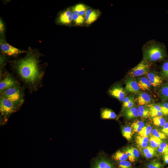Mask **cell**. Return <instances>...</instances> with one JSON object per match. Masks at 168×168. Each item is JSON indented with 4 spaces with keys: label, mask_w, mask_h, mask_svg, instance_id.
Returning a JSON list of instances; mask_svg holds the SVG:
<instances>
[{
    "label": "cell",
    "mask_w": 168,
    "mask_h": 168,
    "mask_svg": "<svg viewBox=\"0 0 168 168\" xmlns=\"http://www.w3.org/2000/svg\"><path fill=\"white\" fill-rule=\"evenodd\" d=\"M5 27L2 20L0 19V33L1 35H2L5 32Z\"/></svg>",
    "instance_id": "41"
},
{
    "label": "cell",
    "mask_w": 168,
    "mask_h": 168,
    "mask_svg": "<svg viewBox=\"0 0 168 168\" xmlns=\"http://www.w3.org/2000/svg\"><path fill=\"white\" fill-rule=\"evenodd\" d=\"M101 117L104 119H114L117 117L116 114L112 110L105 108L102 109L101 111Z\"/></svg>",
    "instance_id": "20"
},
{
    "label": "cell",
    "mask_w": 168,
    "mask_h": 168,
    "mask_svg": "<svg viewBox=\"0 0 168 168\" xmlns=\"http://www.w3.org/2000/svg\"><path fill=\"white\" fill-rule=\"evenodd\" d=\"M113 158L114 160L119 161L126 160L128 158V156L124 152L120 150L117 151L114 154Z\"/></svg>",
    "instance_id": "30"
},
{
    "label": "cell",
    "mask_w": 168,
    "mask_h": 168,
    "mask_svg": "<svg viewBox=\"0 0 168 168\" xmlns=\"http://www.w3.org/2000/svg\"><path fill=\"white\" fill-rule=\"evenodd\" d=\"M144 123L141 120H136L131 124V128L133 132L139 133L144 126Z\"/></svg>",
    "instance_id": "27"
},
{
    "label": "cell",
    "mask_w": 168,
    "mask_h": 168,
    "mask_svg": "<svg viewBox=\"0 0 168 168\" xmlns=\"http://www.w3.org/2000/svg\"><path fill=\"white\" fill-rule=\"evenodd\" d=\"M123 114L128 119H134L139 116L138 109L134 107L124 109Z\"/></svg>",
    "instance_id": "17"
},
{
    "label": "cell",
    "mask_w": 168,
    "mask_h": 168,
    "mask_svg": "<svg viewBox=\"0 0 168 168\" xmlns=\"http://www.w3.org/2000/svg\"><path fill=\"white\" fill-rule=\"evenodd\" d=\"M125 89L128 92L136 94L140 92L141 90L135 78L131 77L125 81Z\"/></svg>",
    "instance_id": "11"
},
{
    "label": "cell",
    "mask_w": 168,
    "mask_h": 168,
    "mask_svg": "<svg viewBox=\"0 0 168 168\" xmlns=\"http://www.w3.org/2000/svg\"><path fill=\"white\" fill-rule=\"evenodd\" d=\"M0 46L1 53L7 56L16 57L24 53H27L25 51L14 47L2 40L0 41Z\"/></svg>",
    "instance_id": "7"
},
{
    "label": "cell",
    "mask_w": 168,
    "mask_h": 168,
    "mask_svg": "<svg viewBox=\"0 0 168 168\" xmlns=\"http://www.w3.org/2000/svg\"><path fill=\"white\" fill-rule=\"evenodd\" d=\"M92 168H114V167L109 161L101 157L95 161Z\"/></svg>",
    "instance_id": "15"
},
{
    "label": "cell",
    "mask_w": 168,
    "mask_h": 168,
    "mask_svg": "<svg viewBox=\"0 0 168 168\" xmlns=\"http://www.w3.org/2000/svg\"><path fill=\"white\" fill-rule=\"evenodd\" d=\"M152 134L153 135L161 139H164L166 138V136L165 134L163 133L160 132L156 129L153 130Z\"/></svg>",
    "instance_id": "35"
},
{
    "label": "cell",
    "mask_w": 168,
    "mask_h": 168,
    "mask_svg": "<svg viewBox=\"0 0 168 168\" xmlns=\"http://www.w3.org/2000/svg\"><path fill=\"white\" fill-rule=\"evenodd\" d=\"M152 127L150 124H146L142 128L141 131L138 133V134L141 136L148 137L152 133Z\"/></svg>",
    "instance_id": "28"
},
{
    "label": "cell",
    "mask_w": 168,
    "mask_h": 168,
    "mask_svg": "<svg viewBox=\"0 0 168 168\" xmlns=\"http://www.w3.org/2000/svg\"><path fill=\"white\" fill-rule=\"evenodd\" d=\"M131 164L126 160L120 161L118 164V168H131Z\"/></svg>",
    "instance_id": "36"
},
{
    "label": "cell",
    "mask_w": 168,
    "mask_h": 168,
    "mask_svg": "<svg viewBox=\"0 0 168 168\" xmlns=\"http://www.w3.org/2000/svg\"><path fill=\"white\" fill-rule=\"evenodd\" d=\"M0 96L21 106L24 100L23 88L19 85L7 89L0 92Z\"/></svg>",
    "instance_id": "4"
},
{
    "label": "cell",
    "mask_w": 168,
    "mask_h": 168,
    "mask_svg": "<svg viewBox=\"0 0 168 168\" xmlns=\"http://www.w3.org/2000/svg\"><path fill=\"white\" fill-rule=\"evenodd\" d=\"M135 99L134 95H131L125 97L123 101V109L133 107L135 104Z\"/></svg>",
    "instance_id": "19"
},
{
    "label": "cell",
    "mask_w": 168,
    "mask_h": 168,
    "mask_svg": "<svg viewBox=\"0 0 168 168\" xmlns=\"http://www.w3.org/2000/svg\"><path fill=\"white\" fill-rule=\"evenodd\" d=\"M142 49L143 59L149 62L161 61L167 56L165 44L155 40L147 42Z\"/></svg>",
    "instance_id": "2"
},
{
    "label": "cell",
    "mask_w": 168,
    "mask_h": 168,
    "mask_svg": "<svg viewBox=\"0 0 168 168\" xmlns=\"http://www.w3.org/2000/svg\"><path fill=\"white\" fill-rule=\"evenodd\" d=\"M109 92L111 96L121 102L123 101L126 94L125 89L119 83L114 85L110 89Z\"/></svg>",
    "instance_id": "9"
},
{
    "label": "cell",
    "mask_w": 168,
    "mask_h": 168,
    "mask_svg": "<svg viewBox=\"0 0 168 168\" xmlns=\"http://www.w3.org/2000/svg\"><path fill=\"white\" fill-rule=\"evenodd\" d=\"M157 150L158 152L163 154L168 153V144L162 142L157 149Z\"/></svg>",
    "instance_id": "34"
},
{
    "label": "cell",
    "mask_w": 168,
    "mask_h": 168,
    "mask_svg": "<svg viewBox=\"0 0 168 168\" xmlns=\"http://www.w3.org/2000/svg\"><path fill=\"white\" fill-rule=\"evenodd\" d=\"M101 14L100 11L98 9L88 8L84 16L85 25L89 26L95 21Z\"/></svg>",
    "instance_id": "10"
},
{
    "label": "cell",
    "mask_w": 168,
    "mask_h": 168,
    "mask_svg": "<svg viewBox=\"0 0 168 168\" xmlns=\"http://www.w3.org/2000/svg\"><path fill=\"white\" fill-rule=\"evenodd\" d=\"M137 82L140 89L142 90H149L152 86L147 78L146 77L139 78Z\"/></svg>",
    "instance_id": "18"
},
{
    "label": "cell",
    "mask_w": 168,
    "mask_h": 168,
    "mask_svg": "<svg viewBox=\"0 0 168 168\" xmlns=\"http://www.w3.org/2000/svg\"><path fill=\"white\" fill-rule=\"evenodd\" d=\"M159 105L161 107L163 114L165 115H168V102H164Z\"/></svg>",
    "instance_id": "37"
},
{
    "label": "cell",
    "mask_w": 168,
    "mask_h": 168,
    "mask_svg": "<svg viewBox=\"0 0 168 168\" xmlns=\"http://www.w3.org/2000/svg\"><path fill=\"white\" fill-rule=\"evenodd\" d=\"M39 54L32 51L24 58L11 62L19 78L31 93L42 86L44 71L40 64Z\"/></svg>",
    "instance_id": "1"
},
{
    "label": "cell",
    "mask_w": 168,
    "mask_h": 168,
    "mask_svg": "<svg viewBox=\"0 0 168 168\" xmlns=\"http://www.w3.org/2000/svg\"><path fill=\"white\" fill-rule=\"evenodd\" d=\"M0 92L7 89L20 85L14 76L7 72L0 73Z\"/></svg>",
    "instance_id": "5"
},
{
    "label": "cell",
    "mask_w": 168,
    "mask_h": 168,
    "mask_svg": "<svg viewBox=\"0 0 168 168\" xmlns=\"http://www.w3.org/2000/svg\"><path fill=\"white\" fill-rule=\"evenodd\" d=\"M135 141L138 146L143 148L148 146L149 139L147 137L138 135L136 137Z\"/></svg>",
    "instance_id": "23"
},
{
    "label": "cell",
    "mask_w": 168,
    "mask_h": 168,
    "mask_svg": "<svg viewBox=\"0 0 168 168\" xmlns=\"http://www.w3.org/2000/svg\"><path fill=\"white\" fill-rule=\"evenodd\" d=\"M163 160L165 164H168V153L163 154Z\"/></svg>",
    "instance_id": "42"
},
{
    "label": "cell",
    "mask_w": 168,
    "mask_h": 168,
    "mask_svg": "<svg viewBox=\"0 0 168 168\" xmlns=\"http://www.w3.org/2000/svg\"><path fill=\"white\" fill-rule=\"evenodd\" d=\"M162 132L165 135L168 136V122H166L163 127Z\"/></svg>",
    "instance_id": "40"
},
{
    "label": "cell",
    "mask_w": 168,
    "mask_h": 168,
    "mask_svg": "<svg viewBox=\"0 0 168 168\" xmlns=\"http://www.w3.org/2000/svg\"><path fill=\"white\" fill-rule=\"evenodd\" d=\"M135 101L140 105H148L152 102V99L148 93L140 92L137 94Z\"/></svg>",
    "instance_id": "12"
},
{
    "label": "cell",
    "mask_w": 168,
    "mask_h": 168,
    "mask_svg": "<svg viewBox=\"0 0 168 168\" xmlns=\"http://www.w3.org/2000/svg\"><path fill=\"white\" fill-rule=\"evenodd\" d=\"M73 24L76 26H82L85 25L84 16L73 12L72 14Z\"/></svg>",
    "instance_id": "21"
},
{
    "label": "cell",
    "mask_w": 168,
    "mask_h": 168,
    "mask_svg": "<svg viewBox=\"0 0 168 168\" xmlns=\"http://www.w3.org/2000/svg\"><path fill=\"white\" fill-rule=\"evenodd\" d=\"M0 99V124H4L10 116L21 106L2 97Z\"/></svg>",
    "instance_id": "3"
},
{
    "label": "cell",
    "mask_w": 168,
    "mask_h": 168,
    "mask_svg": "<svg viewBox=\"0 0 168 168\" xmlns=\"http://www.w3.org/2000/svg\"><path fill=\"white\" fill-rule=\"evenodd\" d=\"M162 141L160 138L152 135L149 138V142L151 146L157 150Z\"/></svg>",
    "instance_id": "26"
},
{
    "label": "cell",
    "mask_w": 168,
    "mask_h": 168,
    "mask_svg": "<svg viewBox=\"0 0 168 168\" xmlns=\"http://www.w3.org/2000/svg\"><path fill=\"white\" fill-rule=\"evenodd\" d=\"M133 132L131 128L128 126H125L122 128V135L128 141H130L131 140L133 134Z\"/></svg>",
    "instance_id": "24"
},
{
    "label": "cell",
    "mask_w": 168,
    "mask_h": 168,
    "mask_svg": "<svg viewBox=\"0 0 168 168\" xmlns=\"http://www.w3.org/2000/svg\"><path fill=\"white\" fill-rule=\"evenodd\" d=\"M72 12L70 8L61 12L58 15L56 22L59 24L69 26L73 24L72 18Z\"/></svg>",
    "instance_id": "8"
},
{
    "label": "cell",
    "mask_w": 168,
    "mask_h": 168,
    "mask_svg": "<svg viewBox=\"0 0 168 168\" xmlns=\"http://www.w3.org/2000/svg\"><path fill=\"white\" fill-rule=\"evenodd\" d=\"M149 111L150 116L153 118L162 116L164 114L161 111L156 110H149Z\"/></svg>",
    "instance_id": "38"
},
{
    "label": "cell",
    "mask_w": 168,
    "mask_h": 168,
    "mask_svg": "<svg viewBox=\"0 0 168 168\" xmlns=\"http://www.w3.org/2000/svg\"><path fill=\"white\" fill-rule=\"evenodd\" d=\"M88 7L85 4L81 3L72 6L71 9L73 12L84 16Z\"/></svg>",
    "instance_id": "16"
},
{
    "label": "cell",
    "mask_w": 168,
    "mask_h": 168,
    "mask_svg": "<svg viewBox=\"0 0 168 168\" xmlns=\"http://www.w3.org/2000/svg\"><path fill=\"white\" fill-rule=\"evenodd\" d=\"M159 95L163 101L168 100V83L162 85L159 91Z\"/></svg>",
    "instance_id": "25"
},
{
    "label": "cell",
    "mask_w": 168,
    "mask_h": 168,
    "mask_svg": "<svg viewBox=\"0 0 168 168\" xmlns=\"http://www.w3.org/2000/svg\"><path fill=\"white\" fill-rule=\"evenodd\" d=\"M123 151L128 156V159L131 162H134L140 156V153L136 148L133 147L124 148Z\"/></svg>",
    "instance_id": "13"
},
{
    "label": "cell",
    "mask_w": 168,
    "mask_h": 168,
    "mask_svg": "<svg viewBox=\"0 0 168 168\" xmlns=\"http://www.w3.org/2000/svg\"><path fill=\"white\" fill-rule=\"evenodd\" d=\"M142 152L147 158H152L156 155V150L150 146L142 148Z\"/></svg>",
    "instance_id": "22"
},
{
    "label": "cell",
    "mask_w": 168,
    "mask_h": 168,
    "mask_svg": "<svg viewBox=\"0 0 168 168\" xmlns=\"http://www.w3.org/2000/svg\"><path fill=\"white\" fill-rule=\"evenodd\" d=\"M138 115L143 118H147L150 116V111L148 108L140 105L138 108Z\"/></svg>",
    "instance_id": "29"
},
{
    "label": "cell",
    "mask_w": 168,
    "mask_h": 168,
    "mask_svg": "<svg viewBox=\"0 0 168 168\" xmlns=\"http://www.w3.org/2000/svg\"><path fill=\"white\" fill-rule=\"evenodd\" d=\"M147 106L149 110H156L162 111L161 107L159 104H150Z\"/></svg>",
    "instance_id": "39"
},
{
    "label": "cell",
    "mask_w": 168,
    "mask_h": 168,
    "mask_svg": "<svg viewBox=\"0 0 168 168\" xmlns=\"http://www.w3.org/2000/svg\"><path fill=\"white\" fill-rule=\"evenodd\" d=\"M147 167L148 168H163V166L159 161L154 159L149 162Z\"/></svg>",
    "instance_id": "33"
},
{
    "label": "cell",
    "mask_w": 168,
    "mask_h": 168,
    "mask_svg": "<svg viewBox=\"0 0 168 168\" xmlns=\"http://www.w3.org/2000/svg\"><path fill=\"white\" fill-rule=\"evenodd\" d=\"M161 74L164 77L168 78V60L162 63L161 67Z\"/></svg>",
    "instance_id": "32"
},
{
    "label": "cell",
    "mask_w": 168,
    "mask_h": 168,
    "mask_svg": "<svg viewBox=\"0 0 168 168\" xmlns=\"http://www.w3.org/2000/svg\"><path fill=\"white\" fill-rule=\"evenodd\" d=\"M152 121L154 125L158 127H163L166 123L165 119L162 116L153 118Z\"/></svg>",
    "instance_id": "31"
},
{
    "label": "cell",
    "mask_w": 168,
    "mask_h": 168,
    "mask_svg": "<svg viewBox=\"0 0 168 168\" xmlns=\"http://www.w3.org/2000/svg\"><path fill=\"white\" fill-rule=\"evenodd\" d=\"M147 76L152 85L154 87L160 85L162 82V78L155 71L149 72Z\"/></svg>",
    "instance_id": "14"
},
{
    "label": "cell",
    "mask_w": 168,
    "mask_h": 168,
    "mask_svg": "<svg viewBox=\"0 0 168 168\" xmlns=\"http://www.w3.org/2000/svg\"><path fill=\"white\" fill-rule=\"evenodd\" d=\"M150 66L149 62L143 59L131 69L128 74L130 77H133L147 75L149 72Z\"/></svg>",
    "instance_id": "6"
}]
</instances>
